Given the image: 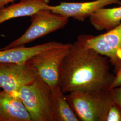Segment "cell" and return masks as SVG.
Returning a JSON list of instances; mask_svg holds the SVG:
<instances>
[{
	"label": "cell",
	"instance_id": "7",
	"mask_svg": "<svg viewBox=\"0 0 121 121\" xmlns=\"http://www.w3.org/2000/svg\"><path fill=\"white\" fill-rule=\"evenodd\" d=\"M36 78L34 70L26 63L19 64L0 62V88L18 95L22 86Z\"/></svg>",
	"mask_w": 121,
	"mask_h": 121
},
{
	"label": "cell",
	"instance_id": "8",
	"mask_svg": "<svg viewBox=\"0 0 121 121\" xmlns=\"http://www.w3.org/2000/svg\"><path fill=\"white\" fill-rule=\"evenodd\" d=\"M121 5V0H95L82 2H61L57 5L48 4L45 7L65 17L83 22L98 9L109 5Z\"/></svg>",
	"mask_w": 121,
	"mask_h": 121
},
{
	"label": "cell",
	"instance_id": "3",
	"mask_svg": "<svg viewBox=\"0 0 121 121\" xmlns=\"http://www.w3.org/2000/svg\"><path fill=\"white\" fill-rule=\"evenodd\" d=\"M18 95L32 121H56L55 105L49 87L36 78L19 89Z\"/></svg>",
	"mask_w": 121,
	"mask_h": 121
},
{
	"label": "cell",
	"instance_id": "17",
	"mask_svg": "<svg viewBox=\"0 0 121 121\" xmlns=\"http://www.w3.org/2000/svg\"><path fill=\"white\" fill-rule=\"evenodd\" d=\"M16 0H0V8L4 7L9 3L13 2Z\"/></svg>",
	"mask_w": 121,
	"mask_h": 121
},
{
	"label": "cell",
	"instance_id": "14",
	"mask_svg": "<svg viewBox=\"0 0 121 121\" xmlns=\"http://www.w3.org/2000/svg\"><path fill=\"white\" fill-rule=\"evenodd\" d=\"M106 121H121V109L115 102L108 110Z\"/></svg>",
	"mask_w": 121,
	"mask_h": 121
},
{
	"label": "cell",
	"instance_id": "18",
	"mask_svg": "<svg viewBox=\"0 0 121 121\" xmlns=\"http://www.w3.org/2000/svg\"><path fill=\"white\" fill-rule=\"evenodd\" d=\"M1 91V88H0V91Z\"/></svg>",
	"mask_w": 121,
	"mask_h": 121
},
{
	"label": "cell",
	"instance_id": "11",
	"mask_svg": "<svg viewBox=\"0 0 121 121\" xmlns=\"http://www.w3.org/2000/svg\"><path fill=\"white\" fill-rule=\"evenodd\" d=\"M62 43L50 41L45 43L26 47L25 46L0 49V62L25 63L31 57L46 49L53 48Z\"/></svg>",
	"mask_w": 121,
	"mask_h": 121
},
{
	"label": "cell",
	"instance_id": "9",
	"mask_svg": "<svg viewBox=\"0 0 121 121\" xmlns=\"http://www.w3.org/2000/svg\"><path fill=\"white\" fill-rule=\"evenodd\" d=\"M0 121H32L17 94L0 91Z\"/></svg>",
	"mask_w": 121,
	"mask_h": 121
},
{
	"label": "cell",
	"instance_id": "16",
	"mask_svg": "<svg viewBox=\"0 0 121 121\" xmlns=\"http://www.w3.org/2000/svg\"><path fill=\"white\" fill-rule=\"evenodd\" d=\"M121 85V69L115 74V78L112 83L109 87L108 89H111Z\"/></svg>",
	"mask_w": 121,
	"mask_h": 121
},
{
	"label": "cell",
	"instance_id": "2",
	"mask_svg": "<svg viewBox=\"0 0 121 121\" xmlns=\"http://www.w3.org/2000/svg\"><path fill=\"white\" fill-rule=\"evenodd\" d=\"M65 96L82 121H106L108 110L114 102L109 89L73 91Z\"/></svg>",
	"mask_w": 121,
	"mask_h": 121
},
{
	"label": "cell",
	"instance_id": "5",
	"mask_svg": "<svg viewBox=\"0 0 121 121\" xmlns=\"http://www.w3.org/2000/svg\"><path fill=\"white\" fill-rule=\"evenodd\" d=\"M31 24L18 38L1 49L23 46L36 39L63 28L69 18L46 8L41 9L30 16Z\"/></svg>",
	"mask_w": 121,
	"mask_h": 121
},
{
	"label": "cell",
	"instance_id": "1",
	"mask_svg": "<svg viewBox=\"0 0 121 121\" xmlns=\"http://www.w3.org/2000/svg\"><path fill=\"white\" fill-rule=\"evenodd\" d=\"M106 57L88 48L78 36L62 63L59 86L64 93L108 89L115 75Z\"/></svg>",
	"mask_w": 121,
	"mask_h": 121
},
{
	"label": "cell",
	"instance_id": "4",
	"mask_svg": "<svg viewBox=\"0 0 121 121\" xmlns=\"http://www.w3.org/2000/svg\"><path fill=\"white\" fill-rule=\"evenodd\" d=\"M72 43H62L39 52L26 63L39 78L50 88L59 85L62 63Z\"/></svg>",
	"mask_w": 121,
	"mask_h": 121
},
{
	"label": "cell",
	"instance_id": "10",
	"mask_svg": "<svg viewBox=\"0 0 121 121\" xmlns=\"http://www.w3.org/2000/svg\"><path fill=\"white\" fill-rule=\"evenodd\" d=\"M50 0H20L17 3L0 8V24L10 19L31 16L45 8Z\"/></svg>",
	"mask_w": 121,
	"mask_h": 121
},
{
	"label": "cell",
	"instance_id": "13",
	"mask_svg": "<svg viewBox=\"0 0 121 121\" xmlns=\"http://www.w3.org/2000/svg\"><path fill=\"white\" fill-rule=\"evenodd\" d=\"M53 97L56 121H79L59 85L50 88Z\"/></svg>",
	"mask_w": 121,
	"mask_h": 121
},
{
	"label": "cell",
	"instance_id": "6",
	"mask_svg": "<svg viewBox=\"0 0 121 121\" xmlns=\"http://www.w3.org/2000/svg\"><path fill=\"white\" fill-rule=\"evenodd\" d=\"M85 45L106 56L115 74L121 69V23L104 34L79 36Z\"/></svg>",
	"mask_w": 121,
	"mask_h": 121
},
{
	"label": "cell",
	"instance_id": "15",
	"mask_svg": "<svg viewBox=\"0 0 121 121\" xmlns=\"http://www.w3.org/2000/svg\"><path fill=\"white\" fill-rule=\"evenodd\" d=\"M109 90L112 93L114 102L121 109V85Z\"/></svg>",
	"mask_w": 121,
	"mask_h": 121
},
{
	"label": "cell",
	"instance_id": "12",
	"mask_svg": "<svg viewBox=\"0 0 121 121\" xmlns=\"http://www.w3.org/2000/svg\"><path fill=\"white\" fill-rule=\"evenodd\" d=\"M89 18L91 25L96 30H110L121 23V5L113 8H100Z\"/></svg>",
	"mask_w": 121,
	"mask_h": 121
}]
</instances>
